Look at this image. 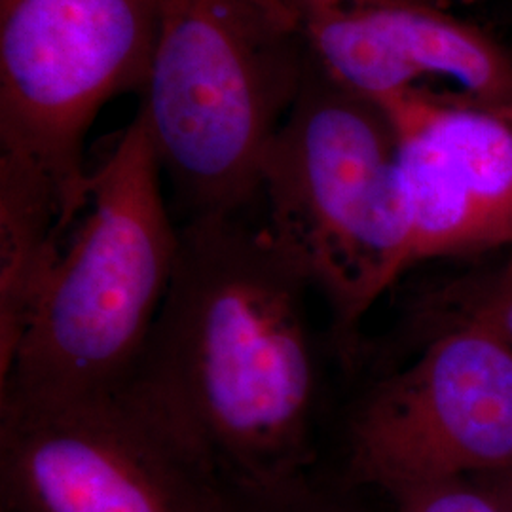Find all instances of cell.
I'll use <instances>...</instances> for the list:
<instances>
[{"label":"cell","instance_id":"8","mask_svg":"<svg viewBox=\"0 0 512 512\" xmlns=\"http://www.w3.org/2000/svg\"><path fill=\"white\" fill-rule=\"evenodd\" d=\"M311 59L376 105L439 95L512 120V48L412 0H289Z\"/></svg>","mask_w":512,"mask_h":512},{"label":"cell","instance_id":"9","mask_svg":"<svg viewBox=\"0 0 512 512\" xmlns=\"http://www.w3.org/2000/svg\"><path fill=\"white\" fill-rule=\"evenodd\" d=\"M380 107L397 133L412 266L512 251V120L427 93Z\"/></svg>","mask_w":512,"mask_h":512},{"label":"cell","instance_id":"13","mask_svg":"<svg viewBox=\"0 0 512 512\" xmlns=\"http://www.w3.org/2000/svg\"><path fill=\"white\" fill-rule=\"evenodd\" d=\"M228 512H346L311 486L310 478L270 492L230 490Z\"/></svg>","mask_w":512,"mask_h":512},{"label":"cell","instance_id":"10","mask_svg":"<svg viewBox=\"0 0 512 512\" xmlns=\"http://www.w3.org/2000/svg\"><path fill=\"white\" fill-rule=\"evenodd\" d=\"M63 236L50 184L0 160V378L16 357Z\"/></svg>","mask_w":512,"mask_h":512},{"label":"cell","instance_id":"4","mask_svg":"<svg viewBox=\"0 0 512 512\" xmlns=\"http://www.w3.org/2000/svg\"><path fill=\"white\" fill-rule=\"evenodd\" d=\"M158 46L139 110L188 219L260 196L268 145L308 63L289 0H156Z\"/></svg>","mask_w":512,"mask_h":512},{"label":"cell","instance_id":"3","mask_svg":"<svg viewBox=\"0 0 512 512\" xmlns=\"http://www.w3.org/2000/svg\"><path fill=\"white\" fill-rule=\"evenodd\" d=\"M264 224L353 344L370 308L412 268L393 122L308 54L262 169Z\"/></svg>","mask_w":512,"mask_h":512},{"label":"cell","instance_id":"14","mask_svg":"<svg viewBox=\"0 0 512 512\" xmlns=\"http://www.w3.org/2000/svg\"><path fill=\"white\" fill-rule=\"evenodd\" d=\"M476 486L503 512H512V467L471 476Z\"/></svg>","mask_w":512,"mask_h":512},{"label":"cell","instance_id":"11","mask_svg":"<svg viewBox=\"0 0 512 512\" xmlns=\"http://www.w3.org/2000/svg\"><path fill=\"white\" fill-rule=\"evenodd\" d=\"M459 325L484 327L512 344V256L437 285L414 304V327L423 338Z\"/></svg>","mask_w":512,"mask_h":512},{"label":"cell","instance_id":"1","mask_svg":"<svg viewBox=\"0 0 512 512\" xmlns=\"http://www.w3.org/2000/svg\"><path fill=\"white\" fill-rule=\"evenodd\" d=\"M310 283L247 211L179 226V255L129 391L228 490L306 480L321 368Z\"/></svg>","mask_w":512,"mask_h":512},{"label":"cell","instance_id":"7","mask_svg":"<svg viewBox=\"0 0 512 512\" xmlns=\"http://www.w3.org/2000/svg\"><path fill=\"white\" fill-rule=\"evenodd\" d=\"M372 385L346 420V476L384 494L512 467V344L459 325Z\"/></svg>","mask_w":512,"mask_h":512},{"label":"cell","instance_id":"2","mask_svg":"<svg viewBox=\"0 0 512 512\" xmlns=\"http://www.w3.org/2000/svg\"><path fill=\"white\" fill-rule=\"evenodd\" d=\"M162 165L137 110L38 296L0 399H76L128 384L156 325L179 255Z\"/></svg>","mask_w":512,"mask_h":512},{"label":"cell","instance_id":"5","mask_svg":"<svg viewBox=\"0 0 512 512\" xmlns=\"http://www.w3.org/2000/svg\"><path fill=\"white\" fill-rule=\"evenodd\" d=\"M156 46V0H0V160L50 184L63 234L90 198L95 116L145 93Z\"/></svg>","mask_w":512,"mask_h":512},{"label":"cell","instance_id":"15","mask_svg":"<svg viewBox=\"0 0 512 512\" xmlns=\"http://www.w3.org/2000/svg\"><path fill=\"white\" fill-rule=\"evenodd\" d=\"M412 2H423V4H433V6H440V8H446V10H454L458 6L471 2V0H412Z\"/></svg>","mask_w":512,"mask_h":512},{"label":"cell","instance_id":"6","mask_svg":"<svg viewBox=\"0 0 512 512\" xmlns=\"http://www.w3.org/2000/svg\"><path fill=\"white\" fill-rule=\"evenodd\" d=\"M2 512H228L230 490L128 387L0 399Z\"/></svg>","mask_w":512,"mask_h":512},{"label":"cell","instance_id":"12","mask_svg":"<svg viewBox=\"0 0 512 512\" xmlns=\"http://www.w3.org/2000/svg\"><path fill=\"white\" fill-rule=\"evenodd\" d=\"M387 495L397 512H503L471 478L404 486Z\"/></svg>","mask_w":512,"mask_h":512}]
</instances>
